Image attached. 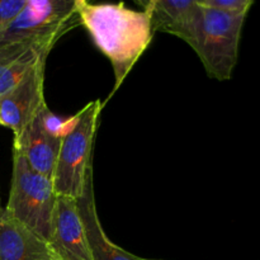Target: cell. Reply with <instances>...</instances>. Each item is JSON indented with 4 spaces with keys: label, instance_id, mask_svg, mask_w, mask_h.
Segmentation results:
<instances>
[{
    "label": "cell",
    "instance_id": "1",
    "mask_svg": "<svg viewBox=\"0 0 260 260\" xmlns=\"http://www.w3.org/2000/svg\"><path fill=\"white\" fill-rule=\"evenodd\" d=\"M75 8L80 25L113 68L114 86L109 99L154 38L150 15L144 10L129 9L124 3L91 4L75 0Z\"/></svg>",
    "mask_w": 260,
    "mask_h": 260
},
{
    "label": "cell",
    "instance_id": "2",
    "mask_svg": "<svg viewBox=\"0 0 260 260\" xmlns=\"http://www.w3.org/2000/svg\"><path fill=\"white\" fill-rule=\"evenodd\" d=\"M78 25L75 0H27L0 35V61L47 58L58 40Z\"/></svg>",
    "mask_w": 260,
    "mask_h": 260
},
{
    "label": "cell",
    "instance_id": "3",
    "mask_svg": "<svg viewBox=\"0 0 260 260\" xmlns=\"http://www.w3.org/2000/svg\"><path fill=\"white\" fill-rule=\"evenodd\" d=\"M102 108L101 99L89 102L75 114L73 128L61 139L52 178L58 196L78 200L83 194L88 173L93 169V147Z\"/></svg>",
    "mask_w": 260,
    "mask_h": 260
},
{
    "label": "cell",
    "instance_id": "4",
    "mask_svg": "<svg viewBox=\"0 0 260 260\" xmlns=\"http://www.w3.org/2000/svg\"><path fill=\"white\" fill-rule=\"evenodd\" d=\"M57 196L51 178L33 170L19 152L13 151L12 184L5 211L47 244Z\"/></svg>",
    "mask_w": 260,
    "mask_h": 260
},
{
    "label": "cell",
    "instance_id": "5",
    "mask_svg": "<svg viewBox=\"0 0 260 260\" xmlns=\"http://www.w3.org/2000/svg\"><path fill=\"white\" fill-rule=\"evenodd\" d=\"M246 17L202 8L200 30L192 48L211 79L229 81L233 78Z\"/></svg>",
    "mask_w": 260,
    "mask_h": 260
},
{
    "label": "cell",
    "instance_id": "6",
    "mask_svg": "<svg viewBox=\"0 0 260 260\" xmlns=\"http://www.w3.org/2000/svg\"><path fill=\"white\" fill-rule=\"evenodd\" d=\"M47 58L33 65L18 85L0 98V124L19 137L45 106V70Z\"/></svg>",
    "mask_w": 260,
    "mask_h": 260
},
{
    "label": "cell",
    "instance_id": "7",
    "mask_svg": "<svg viewBox=\"0 0 260 260\" xmlns=\"http://www.w3.org/2000/svg\"><path fill=\"white\" fill-rule=\"evenodd\" d=\"M48 246L57 260H93L75 198L57 196Z\"/></svg>",
    "mask_w": 260,
    "mask_h": 260
},
{
    "label": "cell",
    "instance_id": "8",
    "mask_svg": "<svg viewBox=\"0 0 260 260\" xmlns=\"http://www.w3.org/2000/svg\"><path fill=\"white\" fill-rule=\"evenodd\" d=\"M136 4L150 15L154 32H164L193 47L202 20L197 0H137Z\"/></svg>",
    "mask_w": 260,
    "mask_h": 260
},
{
    "label": "cell",
    "instance_id": "9",
    "mask_svg": "<svg viewBox=\"0 0 260 260\" xmlns=\"http://www.w3.org/2000/svg\"><path fill=\"white\" fill-rule=\"evenodd\" d=\"M78 208L88 236L93 260H139V256L119 248L107 236L95 205L93 169L88 173L83 194L78 198Z\"/></svg>",
    "mask_w": 260,
    "mask_h": 260
},
{
    "label": "cell",
    "instance_id": "10",
    "mask_svg": "<svg viewBox=\"0 0 260 260\" xmlns=\"http://www.w3.org/2000/svg\"><path fill=\"white\" fill-rule=\"evenodd\" d=\"M53 258L45 240L0 208V260H47Z\"/></svg>",
    "mask_w": 260,
    "mask_h": 260
},
{
    "label": "cell",
    "instance_id": "11",
    "mask_svg": "<svg viewBox=\"0 0 260 260\" xmlns=\"http://www.w3.org/2000/svg\"><path fill=\"white\" fill-rule=\"evenodd\" d=\"M40 113L30 122L24 132L14 139L13 151L19 152L33 170L52 179L61 140L50 136L45 131Z\"/></svg>",
    "mask_w": 260,
    "mask_h": 260
},
{
    "label": "cell",
    "instance_id": "12",
    "mask_svg": "<svg viewBox=\"0 0 260 260\" xmlns=\"http://www.w3.org/2000/svg\"><path fill=\"white\" fill-rule=\"evenodd\" d=\"M38 60L18 58V60L0 61V98L12 90L15 85H18Z\"/></svg>",
    "mask_w": 260,
    "mask_h": 260
},
{
    "label": "cell",
    "instance_id": "13",
    "mask_svg": "<svg viewBox=\"0 0 260 260\" xmlns=\"http://www.w3.org/2000/svg\"><path fill=\"white\" fill-rule=\"evenodd\" d=\"M41 122L50 136L55 137V139L61 140L71 128H73L74 123H75V114L70 118H62V117L57 116L53 113L50 108H48L47 103L42 107L41 109Z\"/></svg>",
    "mask_w": 260,
    "mask_h": 260
},
{
    "label": "cell",
    "instance_id": "14",
    "mask_svg": "<svg viewBox=\"0 0 260 260\" xmlns=\"http://www.w3.org/2000/svg\"><path fill=\"white\" fill-rule=\"evenodd\" d=\"M197 2L202 8L235 15H248L249 10L254 5L253 0H197Z\"/></svg>",
    "mask_w": 260,
    "mask_h": 260
},
{
    "label": "cell",
    "instance_id": "15",
    "mask_svg": "<svg viewBox=\"0 0 260 260\" xmlns=\"http://www.w3.org/2000/svg\"><path fill=\"white\" fill-rule=\"evenodd\" d=\"M27 0H0V35L22 12Z\"/></svg>",
    "mask_w": 260,
    "mask_h": 260
},
{
    "label": "cell",
    "instance_id": "16",
    "mask_svg": "<svg viewBox=\"0 0 260 260\" xmlns=\"http://www.w3.org/2000/svg\"><path fill=\"white\" fill-rule=\"evenodd\" d=\"M139 260H164V259H145V258H140L139 256Z\"/></svg>",
    "mask_w": 260,
    "mask_h": 260
},
{
    "label": "cell",
    "instance_id": "17",
    "mask_svg": "<svg viewBox=\"0 0 260 260\" xmlns=\"http://www.w3.org/2000/svg\"><path fill=\"white\" fill-rule=\"evenodd\" d=\"M47 260H57V259H55V258H50V259H47Z\"/></svg>",
    "mask_w": 260,
    "mask_h": 260
},
{
    "label": "cell",
    "instance_id": "18",
    "mask_svg": "<svg viewBox=\"0 0 260 260\" xmlns=\"http://www.w3.org/2000/svg\"><path fill=\"white\" fill-rule=\"evenodd\" d=\"M0 208H2V206H0Z\"/></svg>",
    "mask_w": 260,
    "mask_h": 260
}]
</instances>
